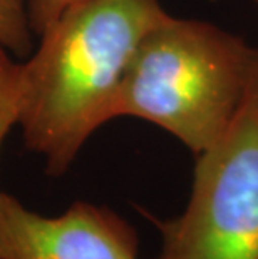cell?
<instances>
[{"instance_id": "obj_5", "label": "cell", "mask_w": 258, "mask_h": 259, "mask_svg": "<svg viewBox=\"0 0 258 259\" xmlns=\"http://www.w3.org/2000/svg\"><path fill=\"white\" fill-rule=\"evenodd\" d=\"M30 32L29 0H0V47L24 57L32 49Z\"/></svg>"}, {"instance_id": "obj_7", "label": "cell", "mask_w": 258, "mask_h": 259, "mask_svg": "<svg viewBox=\"0 0 258 259\" xmlns=\"http://www.w3.org/2000/svg\"><path fill=\"white\" fill-rule=\"evenodd\" d=\"M84 0H29V22L30 29L41 35L70 5Z\"/></svg>"}, {"instance_id": "obj_4", "label": "cell", "mask_w": 258, "mask_h": 259, "mask_svg": "<svg viewBox=\"0 0 258 259\" xmlns=\"http://www.w3.org/2000/svg\"><path fill=\"white\" fill-rule=\"evenodd\" d=\"M138 234L107 207L78 201L47 218L0 191V259H139Z\"/></svg>"}, {"instance_id": "obj_3", "label": "cell", "mask_w": 258, "mask_h": 259, "mask_svg": "<svg viewBox=\"0 0 258 259\" xmlns=\"http://www.w3.org/2000/svg\"><path fill=\"white\" fill-rule=\"evenodd\" d=\"M158 226V259H258V70L227 132L198 154L185 212Z\"/></svg>"}, {"instance_id": "obj_8", "label": "cell", "mask_w": 258, "mask_h": 259, "mask_svg": "<svg viewBox=\"0 0 258 259\" xmlns=\"http://www.w3.org/2000/svg\"><path fill=\"white\" fill-rule=\"evenodd\" d=\"M255 2H256V4H258V0H255Z\"/></svg>"}, {"instance_id": "obj_1", "label": "cell", "mask_w": 258, "mask_h": 259, "mask_svg": "<svg viewBox=\"0 0 258 259\" xmlns=\"http://www.w3.org/2000/svg\"><path fill=\"white\" fill-rule=\"evenodd\" d=\"M168 17L158 0H84L41 34L22 64L19 125L25 146L60 176L92 132L118 117V101L136 49Z\"/></svg>"}, {"instance_id": "obj_6", "label": "cell", "mask_w": 258, "mask_h": 259, "mask_svg": "<svg viewBox=\"0 0 258 259\" xmlns=\"http://www.w3.org/2000/svg\"><path fill=\"white\" fill-rule=\"evenodd\" d=\"M22 97V64L0 47V147L12 125L19 122Z\"/></svg>"}, {"instance_id": "obj_2", "label": "cell", "mask_w": 258, "mask_h": 259, "mask_svg": "<svg viewBox=\"0 0 258 259\" xmlns=\"http://www.w3.org/2000/svg\"><path fill=\"white\" fill-rule=\"evenodd\" d=\"M258 70V49L210 24L168 15L136 49L119 115L153 122L200 154L222 137Z\"/></svg>"}]
</instances>
